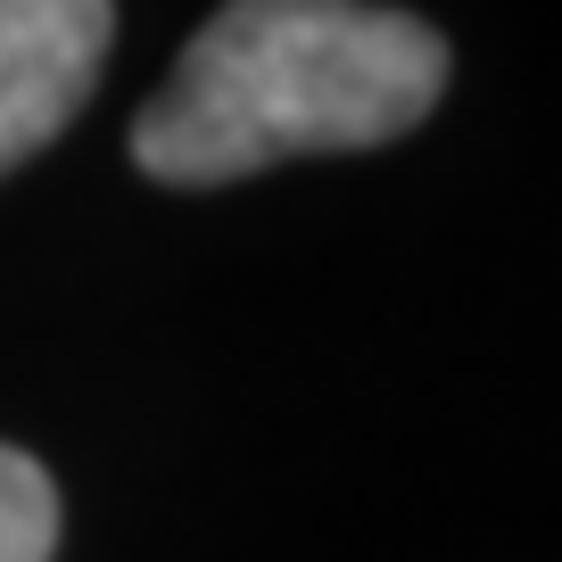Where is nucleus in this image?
Wrapping results in <instances>:
<instances>
[{
  "mask_svg": "<svg viewBox=\"0 0 562 562\" xmlns=\"http://www.w3.org/2000/svg\"><path fill=\"white\" fill-rule=\"evenodd\" d=\"M116 0H0V175H18L83 116Z\"/></svg>",
  "mask_w": 562,
  "mask_h": 562,
  "instance_id": "f03ea898",
  "label": "nucleus"
},
{
  "mask_svg": "<svg viewBox=\"0 0 562 562\" xmlns=\"http://www.w3.org/2000/svg\"><path fill=\"white\" fill-rule=\"evenodd\" d=\"M58 546V488L34 456L0 447V562H50Z\"/></svg>",
  "mask_w": 562,
  "mask_h": 562,
  "instance_id": "7ed1b4c3",
  "label": "nucleus"
},
{
  "mask_svg": "<svg viewBox=\"0 0 562 562\" xmlns=\"http://www.w3.org/2000/svg\"><path fill=\"white\" fill-rule=\"evenodd\" d=\"M447 91V42L372 0H224L133 124L158 182L265 175L281 158L381 149Z\"/></svg>",
  "mask_w": 562,
  "mask_h": 562,
  "instance_id": "f257e3e1",
  "label": "nucleus"
}]
</instances>
